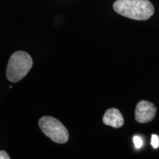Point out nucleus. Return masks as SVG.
I'll use <instances>...</instances> for the list:
<instances>
[{
  "instance_id": "8",
  "label": "nucleus",
  "mask_w": 159,
  "mask_h": 159,
  "mask_svg": "<svg viewBox=\"0 0 159 159\" xmlns=\"http://www.w3.org/2000/svg\"><path fill=\"white\" fill-rule=\"evenodd\" d=\"M9 155L5 150H0V159H10Z\"/></svg>"
},
{
  "instance_id": "6",
  "label": "nucleus",
  "mask_w": 159,
  "mask_h": 159,
  "mask_svg": "<svg viewBox=\"0 0 159 159\" xmlns=\"http://www.w3.org/2000/svg\"><path fill=\"white\" fill-rule=\"evenodd\" d=\"M151 145L154 148H158L159 147V138L157 135L152 134V139H151Z\"/></svg>"
},
{
  "instance_id": "1",
  "label": "nucleus",
  "mask_w": 159,
  "mask_h": 159,
  "mask_svg": "<svg viewBox=\"0 0 159 159\" xmlns=\"http://www.w3.org/2000/svg\"><path fill=\"white\" fill-rule=\"evenodd\" d=\"M113 7L118 14L138 21L149 19L155 11L149 0H116Z\"/></svg>"
},
{
  "instance_id": "4",
  "label": "nucleus",
  "mask_w": 159,
  "mask_h": 159,
  "mask_svg": "<svg viewBox=\"0 0 159 159\" xmlns=\"http://www.w3.org/2000/svg\"><path fill=\"white\" fill-rule=\"evenodd\" d=\"M156 107L153 103L147 100H142L137 103L135 110V119L139 123L150 122L155 118Z\"/></svg>"
},
{
  "instance_id": "2",
  "label": "nucleus",
  "mask_w": 159,
  "mask_h": 159,
  "mask_svg": "<svg viewBox=\"0 0 159 159\" xmlns=\"http://www.w3.org/2000/svg\"><path fill=\"white\" fill-rule=\"evenodd\" d=\"M33 66V59L28 53L24 51H16L10 57L6 77L10 82L17 83L28 74Z\"/></svg>"
},
{
  "instance_id": "3",
  "label": "nucleus",
  "mask_w": 159,
  "mask_h": 159,
  "mask_svg": "<svg viewBox=\"0 0 159 159\" xmlns=\"http://www.w3.org/2000/svg\"><path fill=\"white\" fill-rule=\"evenodd\" d=\"M41 131L52 141L57 144H64L69 140V132L58 119L52 116H44L39 121Z\"/></svg>"
},
{
  "instance_id": "7",
  "label": "nucleus",
  "mask_w": 159,
  "mask_h": 159,
  "mask_svg": "<svg viewBox=\"0 0 159 159\" xmlns=\"http://www.w3.org/2000/svg\"><path fill=\"white\" fill-rule=\"evenodd\" d=\"M134 142L135 147H136L137 149L141 148L143 145L142 139H141L139 136H134Z\"/></svg>"
},
{
  "instance_id": "5",
  "label": "nucleus",
  "mask_w": 159,
  "mask_h": 159,
  "mask_svg": "<svg viewBox=\"0 0 159 159\" xmlns=\"http://www.w3.org/2000/svg\"><path fill=\"white\" fill-rule=\"evenodd\" d=\"M102 122L108 126L119 128L124 125V118L117 108H109L102 117Z\"/></svg>"
}]
</instances>
